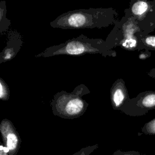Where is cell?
<instances>
[{
	"label": "cell",
	"instance_id": "6da1fadb",
	"mask_svg": "<svg viewBox=\"0 0 155 155\" xmlns=\"http://www.w3.org/2000/svg\"><path fill=\"white\" fill-rule=\"evenodd\" d=\"M117 13L113 8H90L65 12L50 22L53 28L61 29L101 28L117 22Z\"/></svg>",
	"mask_w": 155,
	"mask_h": 155
},
{
	"label": "cell",
	"instance_id": "7a4b0ae2",
	"mask_svg": "<svg viewBox=\"0 0 155 155\" xmlns=\"http://www.w3.org/2000/svg\"><path fill=\"white\" fill-rule=\"evenodd\" d=\"M99 54L104 57H115L116 52L102 39L90 38L84 35L67 40L63 43L47 48L35 55L36 58H48L58 55L81 56Z\"/></svg>",
	"mask_w": 155,
	"mask_h": 155
},
{
	"label": "cell",
	"instance_id": "3957f363",
	"mask_svg": "<svg viewBox=\"0 0 155 155\" xmlns=\"http://www.w3.org/2000/svg\"><path fill=\"white\" fill-rule=\"evenodd\" d=\"M90 93L84 84L77 86L72 92L61 91L56 93L50 102L54 115L64 119H75L82 116L88 104L82 96Z\"/></svg>",
	"mask_w": 155,
	"mask_h": 155
},
{
	"label": "cell",
	"instance_id": "277c9868",
	"mask_svg": "<svg viewBox=\"0 0 155 155\" xmlns=\"http://www.w3.org/2000/svg\"><path fill=\"white\" fill-rule=\"evenodd\" d=\"M0 132L2 143L9 151V155H16L21 147V139L12 122L7 119L2 120Z\"/></svg>",
	"mask_w": 155,
	"mask_h": 155
},
{
	"label": "cell",
	"instance_id": "5b68a950",
	"mask_svg": "<svg viewBox=\"0 0 155 155\" xmlns=\"http://www.w3.org/2000/svg\"><path fill=\"white\" fill-rule=\"evenodd\" d=\"M23 41L20 33L12 31L8 35L6 46L0 54V63L2 64L14 58L21 49Z\"/></svg>",
	"mask_w": 155,
	"mask_h": 155
},
{
	"label": "cell",
	"instance_id": "8992f818",
	"mask_svg": "<svg viewBox=\"0 0 155 155\" xmlns=\"http://www.w3.org/2000/svg\"><path fill=\"white\" fill-rule=\"evenodd\" d=\"M110 99L113 109L119 110L126 99V91L124 82L118 79L113 83L110 89Z\"/></svg>",
	"mask_w": 155,
	"mask_h": 155
},
{
	"label": "cell",
	"instance_id": "52a82bcc",
	"mask_svg": "<svg viewBox=\"0 0 155 155\" xmlns=\"http://www.w3.org/2000/svg\"><path fill=\"white\" fill-rule=\"evenodd\" d=\"M6 5L5 1H1L0 2V33L2 35L9 28L11 24L10 21L6 16Z\"/></svg>",
	"mask_w": 155,
	"mask_h": 155
},
{
	"label": "cell",
	"instance_id": "ba28073f",
	"mask_svg": "<svg viewBox=\"0 0 155 155\" xmlns=\"http://www.w3.org/2000/svg\"><path fill=\"white\" fill-rule=\"evenodd\" d=\"M148 8V4L145 1H137L131 7L132 13L137 16L143 15Z\"/></svg>",
	"mask_w": 155,
	"mask_h": 155
},
{
	"label": "cell",
	"instance_id": "9c48e42d",
	"mask_svg": "<svg viewBox=\"0 0 155 155\" xmlns=\"http://www.w3.org/2000/svg\"><path fill=\"white\" fill-rule=\"evenodd\" d=\"M10 97V90L2 78H0V99L1 101H7Z\"/></svg>",
	"mask_w": 155,
	"mask_h": 155
},
{
	"label": "cell",
	"instance_id": "30bf717a",
	"mask_svg": "<svg viewBox=\"0 0 155 155\" xmlns=\"http://www.w3.org/2000/svg\"><path fill=\"white\" fill-rule=\"evenodd\" d=\"M98 147H99L98 144H94L93 145L87 146L86 147L81 148L80 150H79L78 151L74 153L71 155H90L94 150L98 148Z\"/></svg>",
	"mask_w": 155,
	"mask_h": 155
},
{
	"label": "cell",
	"instance_id": "8fae6325",
	"mask_svg": "<svg viewBox=\"0 0 155 155\" xmlns=\"http://www.w3.org/2000/svg\"><path fill=\"white\" fill-rule=\"evenodd\" d=\"M142 104L146 107L155 106V94H150L146 96L143 99Z\"/></svg>",
	"mask_w": 155,
	"mask_h": 155
},
{
	"label": "cell",
	"instance_id": "7c38bea8",
	"mask_svg": "<svg viewBox=\"0 0 155 155\" xmlns=\"http://www.w3.org/2000/svg\"><path fill=\"white\" fill-rule=\"evenodd\" d=\"M111 155H145L143 154L140 153L137 151H124L120 150H117L115 151Z\"/></svg>",
	"mask_w": 155,
	"mask_h": 155
},
{
	"label": "cell",
	"instance_id": "4fadbf2b",
	"mask_svg": "<svg viewBox=\"0 0 155 155\" xmlns=\"http://www.w3.org/2000/svg\"><path fill=\"white\" fill-rule=\"evenodd\" d=\"M144 131L147 134H155V120L147 125Z\"/></svg>",
	"mask_w": 155,
	"mask_h": 155
},
{
	"label": "cell",
	"instance_id": "5bb4252c",
	"mask_svg": "<svg viewBox=\"0 0 155 155\" xmlns=\"http://www.w3.org/2000/svg\"><path fill=\"white\" fill-rule=\"evenodd\" d=\"M145 42L147 45L155 47V36H148L145 39Z\"/></svg>",
	"mask_w": 155,
	"mask_h": 155
},
{
	"label": "cell",
	"instance_id": "9a60e30c",
	"mask_svg": "<svg viewBox=\"0 0 155 155\" xmlns=\"http://www.w3.org/2000/svg\"><path fill=\"white\" fill-rule=\"evenodd\" d=\"M0 155H9L8 150L3 143H1L0 145Z\"/></svg>",
	"mask_w": 155,
	"mask_h": 155
}]
</instances>
